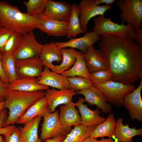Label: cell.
I'll use <instances>...</instances> for the list:
<instances>
[{
    "label": "cell",
    "mask_w": 142,
    "mask_h": 142,
    "mask_svg": "<svg viewBox=\"0 0 142 142\" xmlns=\"http://www.w3.org/2000/svg\"><path fill=\"white\" fill-rule=\"evenodd\" d=\"M99 46L112 75V80L132 84L142 78V47L134 39L101 36Z\"/></svg>",
    "instance_id": "1"
},
{
    "label": "cell",
    "mask_w": 142,
    "mask_h": 142,
    "mask_svg": "<svg viewBox=\"0 0 142 142\" xmlns=\"http://www.w3.org/2000/svg\"><path fill=\"white\" fill-rule=\"evenodd\" d=\"M45 97V91L27 92L8 90L4 101L5 108L9 109L5 127L16 123L27 109L40 99Z\"/></svg>",
    "instance_id": "2"
},
{
    "label": "cell",
    "mask_w": 142,
    "mask_h": 142,
    "mask_svg": "<svg viewBox=\"0 0 142 142\" xmlns=\"http://www.w3.org/2000/svg\"><path fill=\"white\" fill-rule=\"evenodd\" d=\"M36 18L21 12L16 6L0 1V26L23 34L35 28Z\"/></svg>",
    "instance_id": "3"
},
{
    "label": "cell",
    "mask_w": 142,
    "mask_h": 142,
    "mask_svg": "<svg viewBox=\"0 0 142 142\" xmlns=\"http://www.w3.org/2000/svg\"><path fill=\"white\" fill-rule=\"evenodd\" d=\"M94 25L92 31L101 36L114 35L124 38L129 37L135 39V30L128 24H119L112 21L111 18L99 16L94 19Z\"/></svg>",
    "instance_id": "4"
},
{
    "label": "cell",
    "mask_w": 142,
    "mask_h": 142,
    "mask_svg": "<svg viewBox=\"0 0 142 142\" xmlns=\"http://www.w3.org/2000/svg\"><path fill=\"white\" fill-rule=\"evenodd\" d=\"M93 85L100 91L107 102L117 108L123 105L126 96L135 89L133 84H124L112 80Z\"/></svg>",
    "instance_id": "5"
},
{
    "label": "cell",
    "mask_w": 142,
    "mask_h": 142,
    "mask_svg": "<svg viewBox=\"0 0 142 142\" xmlns=\"http://www.w3.org/2000/svg\"><path fill=\"white\" fill-rule=\"evenodd\" d=\"M121 12L120 18L135 29L141 28L142 21V0H119L117 3Z\"/></svg>",
    "instance_id": "6"
},
{
    "label": "cell",
    "mask_w": 142,
    "mask_h": 142,
    "mask_svg": "<svg viewBox=\"0 0 142 142\" xmlns=\"http://www.w3.org/2000/svg\"><path fill=\"white\" fill-rule=\"evenodd\" d=\"M43 118L40 138L42 141L60 135L66 136L72 129L71 127L65 126L62 124L58 110L48 114Z\"/></svg>",
    "instance_id": "7"
},
{
    "label": "cell",
    "mask_w": 142,
    "mask_h": 142,
    "mask_svg": "<svg viewBox=\"0 0 142 142\" xmlns=\"http://www.w3.org/2000/svg\"><path fill=\"white\" fill-rule=\"evenodd\" d=\"M44 45L36 40L33 31L24 34L21 44L12 54L16 60L39 57Z\"/></svg>",
    "instance_id": "8"
},
{
    "label": "cell",
    "mask_w": 142,
    "mask_h": 142,
    "mask_svg": "<svg viewBox=\"0 0 142 142\" xmlns=\"http://www.w3.org/2000/svg\"><path fill=\"white\" fill-rule=\"evenodd\" d=\"M78 5L80 25L85 33L87 31L88 23L92 18L97 15L104 16L105 12L111 8L109 5H97L95 0H82Z\"/></svg>",
    "instance_id": "9"
},
{
    "label": "cell",
    "mask_w": 142,
    "mask_h": 142,
    "mask_svg": "<svg viewBox=\"0 0 142 142\" xmlns=\"http://www.w3.org/2000/svg\"><path fill=\"white\" fill-rule=\"evenodd\" d=\"M39 57L16 60L15 67L18 79L26 77L38 78L41 75L43 68Z\"/></svg>",
    "instance_id": "10"
},
{
    "label": "cell",
    "mask_w": 142,
    "mask_h": 142,
    "mask_svg": "<svg viewBox=\"0 0 142 142\" xmlns=\"http://www.w3.org/2000/svg\"><path fill=\"white\" fill-rule=\"evenodd\" d=\"M68 23L45 17L36 18V27L49 36L60 37L67 34Z\"/></svg>",
    "instance_id": "11"
},
{
    "label": "cell",
    "mask_w": 142,
    "mask_h": 142,
    "mask_svg": "<svg viewBox=\"0 0 142 142\" xmlns=\"http://www.w3.org/2000/svg\"><path fill=\"white\" fill-rule=\"evenodd\" d=\"M137 88L126 96L123 104L128 110L131 119L139 121H142V78Z\"/></svg>",
    "instance_id": "12"
},
{
    "label": "cell",
    "mask_w": 142,
    "mask_h": 142,
    "mask_svg": "<svg viewBox=\"0 0 142 142\" xmlns=\"http://www.w3.org/2000/svg\"><path fill=\"white\" fill-rule=\"evenodd\" d=\"M72 13V5L64 2L47 0L45 17L63 22H69Z\"/></svg>",
    "instance_id": "13"
},
{
    "label": "cell",
    "mask_w": 142,
    "mask_h": 142,
    "mask_svg": "<svg viewBox=\"0 0 142 142\" xmlns=\"http://www.w3.org/2000/svg\"><path fill=\"white\" fill-rule=\"evenodd\" d=\"M100 39V35L93 31L87 32L83 36L77 38L71 39L64 42H55L57 46L60 48H69L80 50L84 54L88 48Z\"/></svg>",
    "instance_id": "14"
},
{
    "label": "cell",
    "mask_w": 142,
    "mask_h": 142,
    "mask_svg": "<svg viewBox=\"0 0 142 142\" xmlns=\"http://www.w3.org/2000/svg\"><path fill=\"white\" fill-rule=\"evenodd\" d=\"M45 90V97L52 113L55 111V108L58 106L71 103L73 96L77 94V92L73 89L57 90L54 88H49Z\"/></svg>",
    "instance_id": "15"
},
{
    "label": "cell",
    "mask_w": 142,
    "mask_h": 142,
    "mask_svg": "<svg viewBox=\"0 0 142 142\" xmlns=\"http://www.w3.org/2000/svg\"><path fill=\"white\" fill-rule=\"evenodd\" d=\"M37 79L38 83L41 85L60 90L70 89L67 78L51 71L45 66L43 67L41 76Z\"/></svg>",
    "instance_id": "16"
},
{
    "label": "cell",
    "mask_w": 142,
    "mask_h": 142,
    "mask_svg": "<svg viewBox=\"0 0 142 142\" xmlns=\"http://www.w3.org/2000/svg\"><path fill=\"white\" fill-rule=\"evenodd\" d=\"M84 99L81 97L75 103L80 115L81 124L90 126L98 125L105 120L106 118L100 116L101 112L98 108L97 107L94 110H92L88 107L87 104H84Z\"/></svg>",
    "instance_id": "17"
},
{
    "label": "cell",
    "mask_w": 142,
    "mask_h": 142,
    "mask_svg": "<svg viewBox=\"0 0 142 142\" xmlns=\"http://www.w3.org/2000/svg\"><path fill=\"white\" fill-rule=\"evenodd\" d=\"M77 94L84 95V102L90 105H96L103 113H110L112 110L111 106L107 103L101 92L93 85L89 88L77 92Z\"/></svg>",
    "instance_id": "18"
},
{
    "label": "cell",
    "mask_w": 142,
    "mask_h": 142,
    "mask_svg": "<svg viewBox=\"0 0 142 142\" xmlns=\"http://www.w3.org/2000/svg\"><path fill=\"white\" fill-rule=\"evenodd\" d=\"M50 113H52L48 107L47 100L44 97L39 99L28 108L16 123L24 125L38 115L44 118Z\"/></svg>",
    "instance_id": "19"
},
{
    "label": "cell",
    "mask_w": 142,
    "mask_h": 142,
    "mask_svg": "<svg viewBox=\"0 0 142 142\" xmlns=\"http://www.w3.org/2000/svg\"><path fill=\"white\" fill-rule=\"evenodd\" d=\"M43 66L54 71L55 65L53 62L59 63L62 61L63 55L60 48L56 46L55 43L51 41L45 43L39 56Z\"/></svg>",
    "instance_id": "20"
},
{
    "label": "cell",
    "mask_w": 142,
    "mask_h": 142,
    "mask_svg": "<svg viewBox=\"0 0 142 142\" xmlns=\"http://www.w3.org/2000/svg\"><path fill=\"white\" fill-rule=\"evenodd\" d=\"M84 55L87 67L89 73L103 69H109L100 50L95 49L93 45L88 48Z\"/></svg>",
    "instance_id": "21"
},
{
    "label": "cell",
    "mask_w": 142,
    "mask_h": 142,
    "mask_svg": "<svg viewBox=\"0 0 142 142\" xmlns=\"http://www.w3.org/2000/svg\"><path fill=\"white\" fill-rule=\"evenodd\" d=\"M75 106V103L72 101L68 104H64L60 107L59 119L63 126L71 127L81 124V116L79 110Z\"/></svg>",
    "instance_id": "22"
},
{
    "label": "cell",
    "mask_w": 142,
    "mask_h": 142,
    "mask_svg": "<svg viewBox=\"0 0 142 142\" xmlns=\"http://www.w3.org/2000/svg\"><path fill=\"white\" fill-rule=\"evenodd\" d=\"M38 81L37 78L34 77L18 79L8 84V89L10 91L32 92L45 90L49 88V87L38 84Z\"/></svg>",
    "instance_id": "23"
},
{
    "label": "cell",
    "mask_w": 142,
    "mask_h": 142,
    "mask_svg": "<svg viewBox=\"0 0 142 142\" xmlns=\"http://www.w3.org/2000/svg\"><path fill=\"white\" fill-rule=\"evenodd\" d=\"M123 119L119 117L116 121L114 136L119 142H133V138L137 135L142 136V128L136 129L135 127L130 128L129 124L124 125Z\"/></svg>",
    "instance_id": "24"
},
{
    "label": "cell",
    "mask_w": 142,
    "mask_h": 142,
    "mask_svg": "<svg viewBox=\"0 0 142 142\" xmlns=\"http://www.w3.org/2000/svg\"><path fill=\"white\" fill-rule=\"evenodd\" d=\"M116 124V120L114 114L110 112L105 120L98 125L91 132L90 137L95 139L106 136L112 138L114 136Z\"/></svg>",
    "instance_id": "25"
},
{
    "label": "cell",
    "mask_w": 142,
    "mask_h": 142,
    "mask_svg": "<svg viewBox=\"0 0 142 142\" xmlns=\"http://www.w3.org/2000/svg\"><path fill=\"white\" fill-rule=\"evenodd\" d=\"M42 117L38 115L23 127H18L21 131V142H42L38 135V126Z\"/></svg>",
    "instance_id": "26"
},
{
    "label": "cell",
    "mask_w": 142,
    "mask_h": 142,
    "mask_svg": "<svg viewBox=\"0 0 142 142\" xmlns=\"http://www.w3.org/2000/svg\"><path fill=\"white\" fill-rule=\"evenodd\" d=\"M61 74L66 78L76 76L89 78V72L87 67L84 54L79 51L74 64Z\"/></svg>",
    "instance_id": "27"
},
{
    "label": "cell",
    "mask_w": 142,
    "mask_h": 142,
    "mask_svg": "<svg viewBox=\"0 0 142 142\" xmlns=\"http://www.w3.org/2000/svg\"><path fill=\"white\" fill-rule=\"evenodd\" d=\"M61 50L63 55L62 62L60 64L55 65L54 70V72L59 74H61L73 66L79 52L70 48H61Z\"/></svg>",
    "instance_id": "28"
},
{
    "label": "cell",
    "mask_w": 142,
    "mask_h": 142,
    "mask_svg": "<svg viewBox=\"0 0 142 142\" xmlns=\"http://www.w3.org/2000/svg\"><path fill=\"white\" fill-rule=\"evenodd\" d=\"M97 125L87 126L82 124L74 126V128L62 142H82L90 136Z\"/></svg>",
    "instance_id": "29"
},
{
    "label": "cell",
    "mask_w": 142,
    "mask_h": 142,
    "mask_svg": "<svg viewBox=\"0 0 142 142\" xmlns=\"http://www.w3.org/2000/svg\"><path fill=\"white\" fill-rule=\"evenodd\" d=\"M72 5V13L68 22V32L66 37L68 38H75L80 33H85L80 24L79 13L78 5L73 3Z\"/></svg>",
    "instance_id": "30"
},
{
    "label": "cell",
    "mask_w": 142,
    "mask_h": 142,
    "mask_svg": "<svg viewBox=\"0 0 142 142\" xmlns=\"http://www.w3.org/2000/svg\"><path fill=\"white\" fill-rule=\"evenodd\" d=\"M2 66L4 73L9 83L18 79L15 67L16 60L12 54L2 53Z\"/></svg>",
    "instance_id": "31"
},
{
    "label": "cell",
    "mask_w": 142,
    "mask_h": 142,
    "mask_svg": "<svg viewBox=\"0 0 142 142\" xmlns=\"http://www.w3.org/2000/svg\"><path fill=\"white\" fill-rule=\"evenodd\" d=\"M47 0H29L23 3L27 9V14L35 18L45 17Z\"/></svg>",
    "instance_id": "32"
},
{
    "label": "cell",
    "mask_w": 142,
    "mask_h": 142,
    "mask_svg": "<svg viewBox=\"0 0 142 142\" xmlns=\"http://www.w3.org/2000/svg\"><path fill=\"white\" fill-rule=\"evenodd\" d=\"M67 78L70 89L77 92L89 88L93 86L89 78L75 76Z\"/></svg>",
    "instance_id": "33"
},
{
    "label": "cell",
    "mask_w": 142,
    "mask_h": 142,
    "mask_svg": "<svg viewBox=\"0 0 142 142\" xmlns=\"http://www.w3.org/2000/svg\"><path fill=\"white\" fill-rule=\"evenodd\" d=\"M24 35L20 32H13L7 41L3 53L12 54L19 47Z\"/></svg>",
    "instance_id": "34"
},
{
    "label": "cell",
    "mask_w": 142,
    "mask_h": 142,
    "mask_svg": "<svg viewBox=\"0 0 142 142\" xmlns=\"http://www.w3.org/2000/svg\"><path fill=\"white\" fill-rule=\"evenodd\" d=\"M89 78L93 84H102L112 80V75L109 69H103L89 73Z\"/></svg>",
    "instance_id": "35"
},
{
    "label": "cell",
    "mask_w": 142,
    "mask_h": 142,
    "mask_svg": "<svg viewBox=\"0 0 142 142\" xmlns=\"http://www.w3.org/2000/svg\"><path fill=\"white\" fill-rule=\"evenodd\" d=\"M13 32L3 27H0V52L3 53L5 45Z\"/></svg>",
    "instance_id": "36"
},
{
    "label": "cell",
    "mask_w": 142,
    "mask_h": 142,
    "mask_svg": "<svg viewBox=\"0 0 142 142\" xmlns=\"http://www.w3.org/2000/svg\"><path fill=\"white\" fill-rule=\"evenodd\" d=\"M4 142H21L20 130L16 127L12 133L4 136Z\"/></svg>",
    "instance_id": "37"
},
{
    "label": "cell",
    "mask_w": 142,
    "mask_h": 142,
    "mask_svg": "<svg viewBox=\"0 0 142 142\" xmlns=\"http://www.w3.org/2000/svg\"><path fill=\"white\" fill-rule=\"evenodd\" d=\"M9 84L6 83L0 77V102L4 101L6 98Z\"/></svg>",
    "instance_id": "38"
},
{
    "label": "cell",
    "mask_w": 142,
    "mask_h": 142,
    "mask_svg": "<svg viewBox=\"0 0 142 142\" xmlns=\"http://www.w3.org/2000/svg\"><path fill=\"white\" fill-rule=\"evenodd\" d=\"M135 30L134 40L138 45L142 47V29L140 28Z\"/></svg>",
    "instance_id": "39"
},
{
    "label": "cell",
    "mask_w": 142,
    "mask_h": 142,
    "mask_svg": "<svg viewBox=\"0 0 142 142\" xmlns=\"http://www.w3.org/2000/svg\"><path fill=\"white\" fill-rule=\"evenodd\" d=\"M7 113L6 108L2 109L0 112V129L3 128V125L7 120L8 115Z\"/></svg>",
    "instance_id": "40"
},
{
    "label": "cell",
    "mask_w": 142,
    "mask_h": 142,
    "mask_svg": "<svg viewBox=\"0 0 142 142\" xmlns=\"http://www.w3.org/2000/svg\"><path fill=\"white\" fill-rule=\"evenodd\" d=\"M16 127L13 125H11L8 126L0 129V134L4 135L11 134L14 129Z\"/></svg>",
    "instance_id": "41"
},
{
    "label": "cell",
    "mask_w": 142,
    "mask_h": 142,
    "mask_svg": "<svg viewBox=\"0 0 142 142\" xmlns=\"http://www.w3.org/2000/svg\"><path fill=\"white\" fill-rule=\"evenodd\" d=\"M66 136L60 135L55 137L47 140L45 142H62L65 138Z\"/></svg>",
    "instance_id": "42"
},
{
    "label": "cell",
    "mask_w": 142,
    "mask_h": 142,
    "mask_svg": "<svg viewBox=\"0 0 142 142\" xmlns=\"http://www.w3.org/2000/svg\"><path fill=\"white\" fill-rule=\"evenodd\" d=\"M2 57V53L0 52V77L6 83L9 84V83L4 73L2 68L1 60Z\"/></svg>",
    "instance_id": "43"
},
{
    "label": "cell",
    "mask_w": 142,
    "mask_h": 142,
    "mask_svg": "<svg viewBox=\"0 0 142 142\" xmlns=\"http://www.w3.org/2000/svg\"><path fill=\"white\" fill-rule=\"evenodd\" d=\"M115 0H95V4L98 6L101 4L105 3L106 5H110L113 4Z\"/></svg>",
    "instance_id": "44"
},
{
    "label": "cell",
    "mask_w": 142,
    "mask_h": 142,
    "mask_svg": "<svg viewBox=\"0 0 142 142\" xmlns=\"http://www.w3.org/2000/svg\"><path fill=\"white\" fill-rule=\"evenodd\" d=\"M99 140L96 139L89 137L84 139L82 142H98Z\"/></svg>",
    "instance_id": "45"
},
{
    "label": "cell",
    "mask_w": 142,
    "mask_h": 142,
    "mask_svg": "<svg viewBox=\"0 0 142 142\" xmlns=\"http://www.w3.org/2000/svg\"><path fill=\"white\" fill-rule=\"evenodd\" d=\"M98 142H119L118 141H114L111 138H109L108 139H105L104 138H102V139L99 140Z\"/></svg>",
    "instance_id": "46"
},
{
    "label": "cell",
    "mask_w": 142,
    "mask_h": 142,
    "mask_svg": "<svg viewBox=\"0 0 142 142\" xmlns=\"http://www.w3.org/2000/svg\"><path fill=\"white\" fill-rule=\"evenodd\" d=\"M5 108L4 101L0 102V112L2 109Z\"/></svg>",
    "instance_id": "47"
},
{
    "label": "cell",
    "mask_w": 142,
    "mask_h": 142,
    "mask_svg": "<svg viewBox=\"0 0 142 142\" xmlns=\"http://www.w3.org/2000/svg\"><path fill=\"white\" fill-rule=\"evenodd\" d=\"M4 138L0 134V142H4Z\"/></svg>",
    "instance_id": "48"
},
{
    "label": "cell",
    "mask_w": 142,
    "mask_h": 142,
    "mask_svg": "<svg viewBox=\"0 0 142 142\" xmlns=\"http://www.w3.org/2000/svg\"></svg>",
    "instance_id": "49"
}]
</instances>
